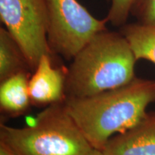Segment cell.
Masks as SVG:
<instances>
[{
  "label": "cell",
  "mask_w": 155,
  "mask_h": 155,
  "mask_svg": "<svg viewBox=\"0 0 155 155\" xmlns=\"http://www.w3.org/2000/svg\"><path fill=\"white\" fill-rule=\"evenodd\" d=\"M155 102V81L135 78L127 84L83 98L66 97L65 109L93 148L101 150L115 134L130 130Z\"/></svg>",
  "instance_id": "cell-1"
},
{
  "label": "cell",
  "mask_w": 155,
  "mask_h": 155,
  "mask_svg": "<svg viewBox=\"0 0 155 155\" xmlns=\"http://www.w3.org/2000/svg\"><path fill=\"white\" fill-rule=\"evenodd\" d=\"M137 61L123 35L97 34L73 58L65 75L68 97L83 98L124 86L136 78Z\"/></svg>",
  "instance_id": "cell-2"
},
{
  "label": "cell",
  "mask_w": 155,
  "mask_h": 155,
  "mask_svg": "<svg viewBox=\"0 0 155 155\" xmlns=\"http://www.w3.org/2000/svg\"><path fill=\"white\" fill-rule=\"evenodd\" d=\"M0 142L18 155H88L94 149L63 102L48 106L32 126L13 128L2 124Z\"/></svg>",
  "instance_id": "cell-3"
},
{
  "label": "cell",
  "mask_w": 155,
  "mask_h": 155,
  "mask_svg": "<svg viewBox=\"0 0 155 155\" xmlns=\"http://www.w3.org/2000/svg\"><path fill=\"white\" fill-rule=\"evenodd\" d=\"M45 2L50 48L68 60L73 59L97 34L106 30L107 18H95L77 0Z\"/></svg>",
  "instance_id": "cell-4"
},
{
  "label": "cell",
  "mask_w": 155,
  "mask_h": 155,
  "mask_svg": "<svg viewBox=\"0 0 155 155\" xmlns=\"http://www.w3.org/2000/svg\"><path fill=\"white\" fill-rule=\"evenodd\" d=\"M0 17L29 68L35 71L40 58L52 52L45 0H0Z\"/></svg>",
  "instance_id": "cell-5"
},
{
  "label": "cell",
  "mask_w": 155,
  "mask_h": 155,
  "mask_svg": "<svg viewBox=\"0 0 155 155\" xmlns=\"http://www.w3.org/2000/svg\"><path fill=\"white\" fill-rule=\"evenodd\" d=\"M65 75L61 70L53 66L50 55L42 56L29 80L31 103L35 105H52L63 102Z\"/></svg>",
  "instance_id": "cell-6"
},
{
  "label": "cell",
  "mask_w": 155,
  "mask_h": 155,
  "mask_svg": "<svg viewBox=\"0 0 155 155\" xmlns=\"http://www.w3.org/2000/svg\"><path fill=\"white\" fill-rule=\"evenodd\" d=\"M102 151L106 155H155V113L147 114L130 130L111 137Z\"/></svg>",
  "instance_id": "cell-7"
},
{
  "label": "cell",
  "mask_w": 155,
  "mask_h": 155,
  "mask_svg": "<svg viewBox=\"0 0 155 155\" xmlns=\"http://www.w3.org/2000/svg\"><path fill=\"white\" fill-rule=\"evenodd\" d=\"M30 103L27 71L19 72L2 81L0 86L2 111L10 115L17 116L24 113Z\"/></svg>",
  "instance_id": "cell-8"
},
{
  "label": "cell",
  "mask_w": 155,
  "mask_h": 155,
  "mask_svg": "<svg viewBox=\"0 0 155 155\" xmlns=\"http://www.w3.org/2000/svg\"><path fill=\"white\" fill-rule=\"evenodd\" d=\"M28 63L16 42L7 30H0V81H3L22 71Z\"/></svg>",
  "instance_id": "cell-9"
},
{
  "label": "cell",
  "mask_w": 155,
  "mask_h": 155,
  "mask_svg": "<svg viewBox=\"0 0 155 155\" xmlns=\"http://www.w3.org/2000/svg\"><path fill=\"white\" fill-rule=\"evenodd\" d=\"M123 35L137 61L144 59L155 64V27L140 23L129 25L124 28Z\"/></svg>",
  "instance_id": "cell-10"
},
{
  "label": "cell",
  "mask_w": 155,
  "mask_h": 155,
  "mask_svg": "<svg viewBox=\"0 0 155 155\" xmlns=\"http://www.w3.org/2000/svg\"><path fill=\"white\" fill-rule=\"evenodd\" d=\"M134 2L135 0H111V7L106 17L108 22L115 26L124 24Z\"/></svg>",
  "instance_id": "cell-11"
},
{
  "label": "cell",
  "mask_w": 155,
  "mask_h": 155,
  "mask_svg": "<svg viewBox=\"0 0 155 155\" xmlns=\"http://www.w3.org/2000/svg\"><path fill=\"white\" fill-rule=\"evenodd\" d=\"M132 9L140 24L155 27V0H135Z\"/></svg>",
  "instance_id": "cell-12"
},
{
  "label": "cell",
  "mask_w": 155,
  "mask_h": 155,
  "mask_svg": "<svg viewBox=\"0 0 155 155\" xmlns=\"http://www.w3.org/2000/svg\"><path fill=\"white\" fill-rule=\"evenodd\" d=\"M0 155H18L9 149L8 147L6 146L5 144L0 142Z\"/></svg>",
  "instance_id": "cell-13"
},
{
  "label": "cell",
  "mask_w": 155,
  "mask_h": 155,
  "mask_svg": "<svg viewBox=\"0 0 155 155\" xmlns=\"http://www.w3.org/2000/svg\"><path fill=\"white\" fill-rule=\"evenodd\" d=\"M88 155H106L104 154V152H103V151L101 150H96V149H94L91 151V152Z\"/></svg>",
  "instance_id": "cell-14"
}]
</instances>
